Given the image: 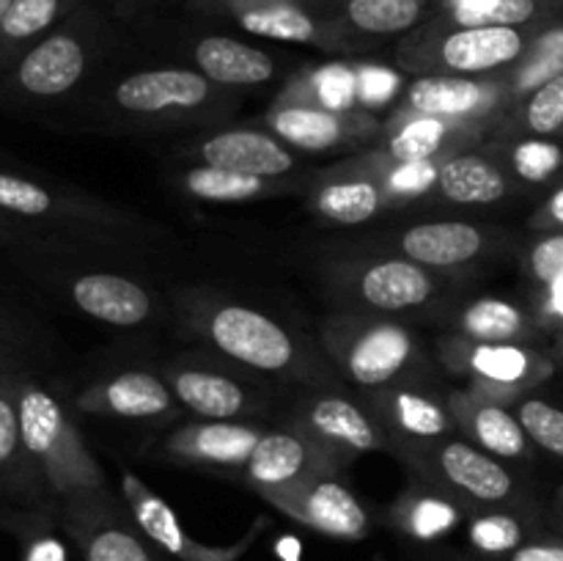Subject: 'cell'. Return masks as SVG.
<instances>
[{
    "label": "cell",
    "instance_id": "obj_1",
    "mask_svg": "<svg viewBox=\"0 0 563 561\" xmlns=\"http://www.w3.org/2000/svg\"><path fill=\"white\" fill-rule=\"evenodd\" d=\"M14 388L22 443L36 462L49 493L64 498V504L82 495H97L102 479L88 451L82 449L64 407L47 391L25 380H14Z\"/></svg>",
    "mask_w": 563,
    "mask_h": 561
},
{
    "label": "cell",
    "instance_id": "obj_2",
    "mask_svg": "<svg viewBox=\"0 0 563 561\" xmlns=\"http://www.w3.org/2000/svg\"><path fill=\"white\" fill-rule=\"evenodd\" d=\"M121 490H124V498L126 504H130L135 526L141 528L143 537L179 561H240L242 556L247 553V548L253 544V539H256V531L262 528V520H256V526H253L240 542L214 548V544L196 542V539L181 528L174 509H170L159 495H154L137 476H130V473H126V476L121 479Z\"/></svg>",
    "mask_w": 563,
    "mask_h": 561
},
{
    "label": "cell",
    "instance_id": "obj_3",
    "mask_svg": "<svg viewBox=\"0 0 563 561\" xmlns=\"http://www.w3.org/2000/svg\"><path fill=\"white\" fill-rule=\"evenodd\" d=\"M275 506L289 517L300 520L302 526L335 539H363L372 528L366 506L357 501L350 487L335 479L311 476L284 493L273 495Z\"/></svg>",
    "mask_w": 563,
    "mask_h": 561
},
{
    "label": "cell",
    "instance_id": "obj_4",
    "mask_svg": "<svg viewBox=\"0 0 563 561\" xmlns=\"http://www.w3.org/2000/svg\"><path fill=\"white\" fill-rule=\"evenodd\" d=\"M209 339L223 355L262 372H280L295 358L289 333L247 306H223L209 319Z\"/></svg>",
    "mask_w": 563,
    "mask_h": 561
},
{
    "label": "cell",
    "instance_id": "obj_5",
    "mask_svg": "<svg viewBox=\"0 0 563 561\" xmlns=\"http://www.w3.org/2000/svg\"><path fill=\"white\" fill-rule=\"evenodd\" d=\"M64 528L86 561H159L141 534L108 515L97 495L66 501Z\"/></svg>",
    "mask_w": 563,
    "mask_h": 561
},
{
    "label": "cell",
    "instance_id": "obj_6",
    "mask_svg": "<svg viewBox=\"0 0 563 561\" xmlns=\"http://www.w3.org/2000/svg\"><path fill=\"white\" fill-rule=\"evenodd\" d=\"M88 55L71 33H53L27 50L14 69V88L33 99H53L71 91L86 75Z\"/></svg>",
    "mask_w": 563,
    "mask_h": 561
},
{
    "label": "cell",
    "instance_id": "obj_7",
    "mask_svg": "<svg viewBox=\"0 0 563 561\" xmlns=\"http://www.w3.org/2000/svg\"><path fill=\"white\" fill-rule=\"evenodd\" d=\"M528 38L520 28L465 25L440 42L438 58L456 75H478L511 66L526 55Z\"/></svg>",
    "mask_w": 563,
    "mask_h": 561
},
{
    "label": "cell",
    "instance_id": "obj_8",
    "mask_svg": "<svg viewBox=\"0 0 563 561\" xmlns=\"http://www.w3.org/2000/svg\"><path fill=\"white\" fill-rule=\"evenodd\" d=\"M209 99V77L190 69H152L124 77L115 86V102L130 113L190 110Z\"/></svg>",
    "mask_w": 563,
    "mask_h": 561
},
{
    "label": "cell",
    "instance_id": "obj_9",
    "mask_svg": "<svg viewBox=\"0 0 563 561\" xmlns=\"http://www.w3.org/2000/svg\"><path fill=\"white\" fill-rule=\"evenodd\" d=\"M412 339L405 328L390 322H372L344 346V369L357 385H385L407 366Z\"/></svg>",
    "mask_w": 563,
    "mask_h": 561
},
{
    "label": "cell",
    "instance_id": "obj_10",
    "mask_svg": "<svg viewBox=\"0 0 563 561\" xmlns=\"http://www.w3.org/2000/svg\"><path fill=\"white\" fill-rule=\"evenodd\" d=\"M500 99L498 86H487L467 75L418 77L407 91V108L438 119H471L495 108Z\"/></svg>",
    "mask_w": 563,
    "mask_h": 561
},
{
    "label": "cell",
    "instance_id": "obj_11",
    "mask_svg": "<svg viewBox=\"0 0 563 561\" xmlns=\"http://www.w3.org/2000/svg\"><path fill=\"white\" fill-rule=\"evenodd\" d=\"M71 300L99 322L132 328L152 314V297L135 280L113 273H88L71 284Z\"/></svg>",
    "mask_w": 563,
    "mask_h": 561
},
{
    "label": "cell",
    "instance_id": "obj_12",
    "mask_svg": "<svg viewBox=\"0 0 563 561\" xmlns=\"http://www.w3.org/2000/svg\"><path fill=\"white\" fill-rule=\"evenodd\" d=\"M201 157L214 168L236 170V174L251 176H280L295 168V157L284 143L269 138L267 132L253 130H231L209 138L201 146Z\"/></svg>",
    "mask_w": 563,
    "mask_h": 561
},
{
    "label": "cell",
    "instance_id": "obj_13",
    "mask_svg": "<svg viewBox=\"0 0 563 561\" xmlns=\"http://www.w3.org/2000/svg\"><path fill=\"white\" fill-rule=\"evenodd\" d=\"M438 462L445 482L471 501H478V504H504V501L515 495V476L500 462H495L493 457L462 443V440L443 446Z\"/></svg>",
    "mask_w": 563,
    "mask_h": 561
},
{
    "label": "cell",
    "instance_id": "obj_14",
    "mask_svg": "<svg viewBox=\"0 0 563 561\" xmlns=\"http://www.w3.org/2000/svg\"><path fill=\"white\" fill-rule=\"evenodd\" d=\"M484 248V231L465 220L418 223L401 234V251L421 267H456L476 258Z\"/></svg>",
    "mask_w": 563,
    "mask_h": 561
},
{
    "label": "cell",
    "instance_id": "obj_15",
    "mask_svg": "<svg viewBox=\"0 0 563 561\" xmlns=\"http://www.w3.org/2000/svg\"><path fill=\"white\" fill-rule=\"evenodd\" d=\"M313 451L302 438L291 432L262 435L258 446L247 460V476L267 498L311 479Z\"/></svg>",
    "mask_w": 563,
    "mask_h": 561
},
{
    "label": "cell",
    "instance_id": "obj_16",
    "mask_svg": "<svg viewBox=\"0 0 563 561\" xmlns=\"http://www.w3.org/2000/svg\"><path fill=\"white\" fill-rule=\"evenodd\" d=\"M467 369L493 388L520 391L542 383L553 374V363L528 346L515 344V341H500V344H487L476 341L465 355Z\"/></svg>",
    "mask_w": 563,
    "mask_h": 561
},
{
    "label": "cell",
    "instance_id": "obj_17",
    "mask_svg": "<svg viewBox=\"0 0 563 561\" xmlns=\"http://www.w3.org/2000/svg\"><path fill=\"white\" fill-rule=\"evenodd\" d=\"M357 289L366 306L379 311H405L423 306L432 297L434 280L410 258H388L363 270Z\"/></svg>",
    "mask_w": 563,
    "mask_h": 561
},
{
    "label": "cell",
    "instance_id": "obj_18",
    "mask_svg": "<svg viewBox=\"0 0 563 561\" xmlns=\"http://www.w3.org/2000/svg\"><path fill=\"white\" fill-rule=\"evenodd\" d=\"M42 487L47 484L22 443L14 380L0 377V493L33 501Z\"/></svg>",
    "mask_w": 563,
    "mask_h": 561
},
{
    "label": "cell",
    "instance_id": "obj_19",
    "mask_svg": "<svg viewBox=\"0 0 563 561\" xmlns=\"http://www.w3.org/2000/svg\"><path fill=\"white\" fill-rule=\"evenodd\" d=\"M196 64L209 80L225 86H258L275 75L267 53L229 36H207L196 44Z\"/></svg>",
    "mask_w": 563,
    "mask_h": 561
},
{
    "label": "cell",
    "instance_id": "obj_20",
    "mask_svg": "<svg viewBox=\"0 0 563 561\" xmlns=\"http://www.w3.org/2000/svg\"><path fill=\"white\" fill-rule=\"evenodd\" d=\"M273 130L291 146L306 148V152H324L352 138L355 127L339 110L297 102L275 110Z\"/></svg>",
    "mask_w": 563,
    "mask_h": 561
},
{
    "label": "cell",
    "instance_id": "obj_21",
    "mask_svg": "<svg viewBox=\"0 0 563 561\" xmlns=\"http://www.w3.org/2000/svg\"><path fill=\"white\" fill-rule=\"evenodd\" d=\"M82 405L121 418H154L170 407V391L154 374L124 372L93 394L82 396Z\"/></svg>",
    "mask_w": 563,
    "mask_h": 561
},
{
    "label": "cell",
    "instance_id": "obj_22",
    "mask_svg": "<svg viewBox=\"0 0 563 561\" xmlns=\"http://www.w3.org/2000/svg\"><path fill=\"white\" fill-rule=\"evenodd\" d=\"M262 440V432L251 427L229 421H209L201 427H190L176 438L174 449L179 454L192 457L214 465H247L253 449Z\"/></svg>",
    "mask_w": 563,
    "mask_h": 561
},
{
    "label": "cell",
    "instance_id": "obj_23",
    "mask_svg": "<svg viewBox=\"0 0 563 561\" xmlns=\"http://www.w3.org/2000/svg\"><path fill=\"white\" fill-rule=\"evenodd\" d=\"M438 187L456 204H495L509 196L504 170L478 154H456L445 160L438 170Z\"/></svg>",
    "mask_w": 563,
    "mask_h": 561
},
{
    "label": "cell",
    "instance_id": "obj_24",
    "mask_svg": "<svg viewBox=\"0 0 563 561\" xmlns=\"http://www.w3.org/2000/svg\"><path fill=\"white\" fill-rule=\"evenodd\" d=\"M174 394L181 405L190 407L198 416L209 421H229L245 410V391L234 380L223 374L201 372V369H187L174 377Z\"/></svg>",
    "mask_w": 563,
    "mask_h": 561
},
{
    "label": "cell",
    "instance_id": "obj_25",
    "mask_svg": "<svg viewBox=\"0 0 563 561\" xmlns=\"http://www.w3.org/2000/svg\"><path fill=\"white\" fill-rule=\"evenodd\" d=\"M311 427L322 435L330 443H339L344 449L355 451H374L383 446V432L374 427L372 418L352 405L350 399H339V396H324L308 413Z\"/></svg>",
    "mask_w": 563,
    "mask_h": 561
},
{
    "label": "cell",
    "instance_id": "obj_26",
    "mask_svg": "<svg viewBox=\"0 0 563 561\" xmlns=\"http://www.w3.org/2000/svg\"><path fill=\"white\" fill-rule=\"evenodd\" d=\"M467 427L489 454L506 457V460H520L528 454L526 429H522L520 418L511 416L506 407L478 402L467 410Z\"/></svg>",
    "mask_w": 563,
    "mask_h": 561
},
{
    "label": "cell",
    "instance_id": "obj_27",
    "mask_svg": "<svg viewBox=\"0 0 563 561\" xmlns=\"http://www.w3.org/2000/svg\"><path fill=\"white\" fill-rule=\"evenodd\" d=\"M317 207L333 223H366L383 207V187L368 179L330 182L319 190Z\"/></svg>",
    "mask_w": 563,
    "mask_h": 561
},
{
    "label": "cell",
    "instance_id": "obj_28",
    "mask_svg": "<svg viewBox=\"0 0 563 561\" xmlns=\"http://www.w3.org/2000/svg\"><path fill=\"white\" fill-rule=\"evenodd\" d=\"M460 324L462 333L471 336L473 341H487V344L515 341L531 328L526 311L511 306L509 300H498V297H482L473 306H467L462 311Z\"/></svg>",
    "mask_w": 563,
    "mask_h": 561
},
{
    "label": "cell",
    "instance_id": "obj_29",
    "mask_svg": "<svg viewBox=\"0 0 563 561\" xmlns=\"http://www.w3.org/2000/svg\"><path fill=\"white\" fill-rule=\"evenodd\" d=\"M462 522V509L440 495H410L396 509V526L418 542H434Z\"/></svg>",
    "mask_w": 563,
    "mask_h": 561
},
{
    "label": "cell",
    "instance_id": "obj_30",
    "mask_svg": "<svg viewBox=\"0 0 563 561\" xmlns=\"http://www.w3.org/2000/svg\"><path fill=\"white\" fill-rule=\"evenodd\" d=\"M454 121L438 119V116H421L405 121L399 130L390 135L388 154L394 163H418V160H432L449 141Z\"/></svg>",
    "mask_w": 563,
    "mask_h": 561
},
{
    "label": "cell",
    "instance_id": "obj_31",
    "mask_svg": "<svg viewBox=\"0 0 563 561\" xmlns=\"http://www.w3.org/2000/svg\"><path fill=\"white\" fill-rule=\"evenodd\" d=\"M421 0H350L346 16L366 33H401L421 20Z\"/></svg>",
    "mask_w": 563,
    "mask_h": 561
},
{
    "label": "cell",
    "instance_id": "obj_32",
    "mask_svg": "<svg viewBox=\"0 0 563 561\" xmlns=\"http://www.w3.org/2000/svg\"><path fill=\"white\" fill-rule=\"evenodd\" d=\"M185 185L192 196L207 198V201H247V198L262 196L267 187L262 176L236 174V170L214 168V165L187 170Z\"/></svg>",
    "mask_w": 563,
    "mask_h": 561
},
{
    "label": "cell",
    "instance_id": "obj_33",
    "mask_svg": "<svg viewBox=\"0 0 563 561\" xmlns=\"http://www.w3.org/2000/svg\"><path fill=\"white\" fill-rule=\"evenodd\" d=\"M559 75H563V25L548 28L542 36H537V42L528 44L526 61L515 75V94L526 97L528 91Z\"/></svg>",
    "mask_w": 563,
    "mask_h": 561
},
{
    "label": "cell",
    "instance_id": "obj_34",
    "mask_svg": "<svg viewBox=\"0 0 563 561\" xmlns=\"http://www.w3.org/2000/svg\"><path fill=\"white\" fill-rule=\"evenodd\" d=\"M467 539L484 556H511L528 542L526 522L509 512H487L473 517L467 526Z\"/></svg>",
    "mask_w": 563,
    "mask_h": 561
},
{
    "label": "cell",
    "instance_id": "obj_35",
    "mask_svg": "<svg viewBox=\"0 0 563 561\" xmlns=\"http://www.w3.org/2000/svg\"><path fill=\"white\" fill-rule=\"evenodd\" d=\"M60 14V0H11V9L0 25V58L11 47L47 31Z\"/></svg>",
    "mask_w": 563,
    "mask_h": 561
},
{
    "label": "cell",
    "instance_id": "obj_36",
    "mask_svg": "<svg viewBox=\"0 0 563 561\" xmlns=\"http://www.w3.org/2000/svg\"><path fill=\"white\" fill-rule=\"evenodd\" d=\"M242 28L256 36L278 38V42H313L317 25L311 16L291 6H269V9L245 11L240 16Z\"/></svg>",
    "mask_w": 563,
    "mask_h": 561
},
{
    "label": "cell",
    "instance_id": "obj_37",
    "mask_svg": "<svg viewBox=\"0 0 563 561\" xmlns=\"http://www.w3.org/2000/svg\"><path fill=\"white\" fill-rule=\"evenodd\" d=\"M520 121L533 138L563 135V75L526 94Z\"/></svg>",
    "mask_w": 563,
    "mask_h": 561
},
{
    "label": "cell",
    "instance_id": "obj_38",
    "mask_svg": "<svg viewBox=\"0 0 563 561\" xmlns=\"http://www.w3.org/2000/svg\"><path fill=\"white\" fill-rule=\"evenodd\" d=\"M390 416L405 432L416 435V438H440L449 429V416H445L443 407L427 396L410 394V391L396 394Z\"/></svg>",
    "mask_w": 563,
    "mask_h": 561
},
{
    "label": "cell",
    "instance_id": "obj_39",
    "mask_svg": "<svg viewBox=\"0 0 563 561\" xmlns=\"http://www.w3.org/2000/svg\"><path fill=\"white\" fill-rule=\"evenodd\" d=\"M522 429H526L528 440L537 443L539 449L548 454L563 460V410L561 407L550 405L544 399H526L520 402L517 410Z\"/></svg>",
    "mask_w": 563,
    "mask_h": 561
},
{
    "label": "cell",
    "instance_id": "obj_40",
    "mask_svg": "<svg viewBox=\"0 0 563 561\" xmlns=\"http://www.w3.org/2000/svg\"><path fill=\"white\" fill-rule=\"evenodd\" d=\"M55 209V198L47 187L25 179V176L0 170V212L20 218H47Z\"/></svg>",
    "mask_w": 563,
    "mask_h": 561
},
{
    "label": "cell",
    "instance_id": "obj_41",
    "mask_svg": "<svg viewBox=\"0 0 563 561\" xmlns=\"http://www.w3.org/2000/svg\"><path fill=\"white\" fill-rule=\"evenodd\" d=\"M563 152L548 138H528L517 143L511 154V165L526 182H548L561 168Z\"/></svg>",
    "mask_w": 563,
    "mask_h": 561
},
{
    "label": "cell",
    "instance_id": "obj_42",
    "mask_svg": "<svg viewBox=\"0 0 563 561\" xmlns=\"http://www.w3.org/2000/svg\"><path fill=\"white\" fill-rule=\"evenodd\" d=\"M528 273L542 286H555L563 280V229L544 234L528 253Z\"/></svg>",
    "mask_w": 563,
    "mask_h": 561
},
{
    "label": "cell",
    "instance_id": "obj_43",
    "mask_svg": "<svg viewBox=\"0 0 563 561\" xmlns=\"http://www.w3.org/2000/svg\"><path fill=\"white\" fill-rule=\"evenodd\" d=\"M438 170L432 160H418V163H396L385 176V187L396 196H421L429 187L438 185Z\"/></svg>",
    "mask_w": 563,
    "mask_h": 561
},
{
    "label": "cell",
    "instance_id": "obj_44",
    "mask_svg": "<svg viewBox=\"0 0 563 561\" xmlns=\"http://www.w3.org/2000/svg\"><path fill=\"white\" fill-rule=\"evenodd\" d=\"M22 537V559L20 561H66V550L49 531H44L38 522H25L16 528Z\"/></svg>",
    "mask_w": 563,
    "mask_h": 561
},
{
    "label": "cell",
    "instance_id": "obj_45",
    "mask_svg": "<svg viewBox=\"0 0 563 561\" xmlns=\"http://www.w3.org/2000/svg\"><path fill=\"white\" fill-rule=\"evenodd\" d=\"M539 11V0H495L473 25H509L517 28L531 22Z\"/></svg>",
    "mask_w": 563,
    "mask_h": 561
},
{
    "label": "cell",
    "instance_id": "obj_46",
    "mask_svg": "<svg viewBox=\"0 0 563 561\" xmlns=\"http://www.w3.org/2000/svg\"><path fill=\"white\" fill-rule=\"evenodd\" d=\"M319 88H322V108L341 110L352 105V88H355V82H352V77L344 69L322 72Z\"/></svg>",
    "mask_w": 563,
    "mask_h": 561
},
{
    "label": "cell",
    "instance_id": "obj_47",
    "mask_svg": "<svg viewBox=\"0 0 563 561\" xmlns=\"http://www.w3.org/2000/svg\"><path fill=\"white\" fill-rule=\"evenodd\" d=\"M509 561H563V537H537L509 556Z\"/></svg>",
    "mask_w": 563,
    "mask_h": 561
},
{
    "label": "cell",
    "instance_id": "obj_48",
    "mask_svg": "<svg viewBox=\"0 0 563 561\" xmlns=\"http://www.w3.org/2000/svg\"><path fill=\"white\" fill-rule=\"evenodd\" d=\"M537 223L553 226V229H563V185L548 198V204H544L542 212H539Z\"/></svg>",
    "mask_w": 563,
    "mask_h": 561
},
{
    "label": "cell",
    "instance_id": "obj_49",
    "mask_svg": "<svg viewBox=\"0 0 563 561\" xmlns=\"http://www.w3.org/2000/svg\"><path fill=\"white\" fill-rule=\"evenodd\" d=\"M394 82V77L385 75V72H366V75H363V82H357V86L363 88V94H366L368 99H379L383 94L390 91Z\"/></svg>",
    "mask_w": 563,
    "mask_h": 561
},
{
    "label": "cell",
    "instance_id": "obj_50",
    "mask_svg": "<svg viewBox=\"0 0 563 561\" xmlns=\"http://www.w3.org/2000/svg\"><path fill=\"white\" fill-rule=\"evenodd\" d=\"M555 515L563 522V487H559V493H555Z\"/></svg>",
    "mask_w": 563,
    "mask_h": 561
},
{
    "label": "cell",
    "instance_id": "obj_51",
    "mask_svg": "<svg viewBox=\"0 0 563 561\" xmlns=\"http://www.w3.org/2000/svg\"><path fill=\"white\" fill-rule=\"evenodd\" d=\"M9 9H11V0H0V25H3V20H5V14H9Z\"/></svg>",
    "mask_w": 563,
    "mask_h": 561
},
{
    "label": "cell",
    "instance_id": "obj_52",
    "mask_svg": "<svg viewBox=\"0 0 563 561\" xmlns=\"http://www.w3.org/2000/svg\"><path fill=\"white\" fill-rule=\"evenodd\" d=\"M559 352L563 355V330H561V336H559Z\"/></svg>",
    "mask_w": 563,
    "mask_h": 561
}]
</instances>
